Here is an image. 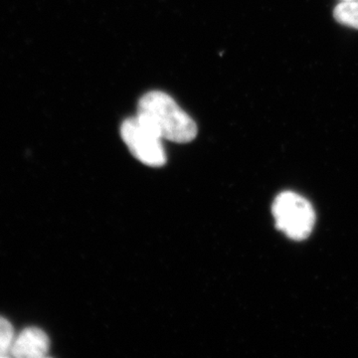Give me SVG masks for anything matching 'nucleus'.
Listing matches in <instances>:
<instances>
[{"label": "nucleus", "mask_w": 358, "mask_h": 358, "mask_svg": "<svg viewBox=\"0 0 358 358\" xmlns=\"http://www.w3.org/2000/svg\"><path fill=\"white\" fill-rule=\"evenodd\" d=\"M136 117L162 140L189 143L197 136V126L171 96L152 91L141 96Z\"/></svg>", "instance_id": "nucleus-1"}, {"label": "nucleus", "mask_w": 358, "mask_h": 358, "mask_svg": "<svg viewBox=\"0 0 358 358\" xmlns=\"http://www.w3.org/2000/svg\"><path fill=\"white\" fill-rule=\"evenodd\" d=\"M273 215L278 229L294 240L310 236L315 223L312 204L298 193L286 192L278 195L273 203Z\"/></svg>", "instance_id": "nucleus-2"}, {"label": "nucleus", "mask_w": 358, "mask_h": 358, "mask_svg": "<svg viewBox=\"0 0 358 358\" xmlns=\"http://www.w3.org/2000/svg\"><path fill=\"white\" fill-rule=\"evenodd\" d=\"M121 136L129 152L148 166L159 167L166 162L162 140L138 120L129 117L122 122Z\"/></svg>", "instance_id": "nucleus-3"}, {"label": "nucleus", "mask_w": 358, "mask_h": 358, "mask_svg": "<svg viewBox=\"0 0 358 358\" xmlns=\"http://www.w3.org/2000/svg\"><path fill=\"white\" fill-rule=\"evenodd\" d=\"M50 348V339L39 327H30L15 336L10 357L42 358L47 357Z\"/></svg>", "instance_id": "nucleus-4"}, {"label": "nucleus", "mask_w": 358, "mask_h": 358, "mask_svg": "<svg viewBox=\"0 0 358 358\" xmlns=\"http://www.w3.org/2000/svg\"><path fill=\"white\" fill-rule=\"evenodd\" d=\"M334 16L341 25L358 29V0L341 1L334 8Z\"/></svg>", "instance_id": "nucleus-5"}, {"label": "nucleus", "mask_w": 358, "mask_h": 358, "mask_svg": "<svg viewBox=\"0 0 358 358\" xmlns=\"http://www.w3.org/2000/svg\"><path fill=\"white\" fill-rule=\"evenodd\" d=\"M14 338L13 324L6 317H0V358L10 357Z\"/></svg>", "instance_id": "nucleus-6"}, {"label": "nucleus", "mask_w": 358, "mask_h": 358, "mask_svg": "<svg viewBox=\"0 0 358 358\" xmlns=\"http://www.w3.org/2000/svg\"><path fill=\"white\" fill-rule=\"evenodd\" d=\"M343 1H355V0H343Z\"/></svg>", "instance_id": "nucleus-7"}]
</instances>
